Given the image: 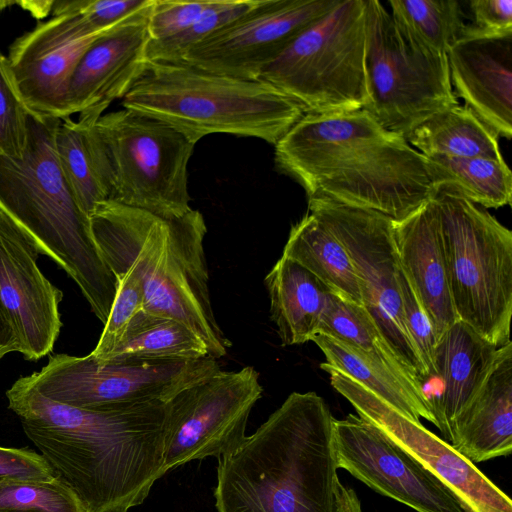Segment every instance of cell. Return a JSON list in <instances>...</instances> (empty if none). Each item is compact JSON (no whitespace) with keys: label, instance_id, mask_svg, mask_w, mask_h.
Returning a JSON list of instances; mask_svg holds the SVG:
<instances>
[{"label":"cell","instance_id":"cell-9","mask_svg":"<svg viewBox=\"0 0 512 512\" xmlns=\"http://www.w3.org/2000/svg\"><path fill=\"white\" fill-rule=\"evenodd\" d=\"M109 200L175 218L192 210L188 164L196 143L172 126L121 109L90 126Z\"/></svg>","mask_w":512,"mask_h":512},{"label":"cell","instance_id":"cell-6","mask_svg":"<svg viewBox=\"0 0 512 512\" xmlns=\"http://www.w3.org/2000/svg\"><path fill=\"white\" fill-rule=\"evenodd\" d=\"M196 143L209 134L275 145L305 114L273 85L209 72L184 62H148L121 102Z\"/></svg>","mask_w":512,"mask_h":512},{"label":"cell","instance_id":"cell-31","mask_svg":"<svg viewBox=\"0 0 512 512\" xmlns=\"http://www.w3.org/2000/svg\"><path fill=\"white\" fill-rule=\"evenodd\" d=\"M427 159L434 166L441 183L454 185L474 204L485 209L510 205L512 174L505 161L446 155H432Z\"/></svg>","mask_w":512,"mask_h":512},{"label":"cell","instance_id":"cell-37","mask_svg":"<svg viewBox=\"0 0 512 512\" xmlns=\"http://www.w3.org/2000/svg\"><path fill=\"white\" fill-rule=\"evenodd\" d=\"M153 0H54L52 15L79 14L103 34L147 8Z\"/></svg>","mask_w":512,"mask_h":512},{"label":"cell","instance_id":"cell-33","mask_svg":"<svg viewBox=\"0 0 512 512\" xmlns=\"http://www.w3.org/2000/svg\"><path fill=\"white\" fill-rule=\"evenodd\" d=\"M261 0H214L212 6L188 28L169 38L150 41L147 46L148 62H180L195 45L224 28Z\"/></svg>","mask_w":512,"mask_h":512},{"label":"cell","instance_id":"cell-38","mask_svg":"<svg viewBox=\"0 0 512 512\" xmlns=\"http://www.w3.org/2000/svg\"><path fill=\"white\" fill-rule=\"evenodd\" d=\"M398 277L405 327L428 378L431 379L435 377L433 360L437 337L428 315L401 268Z\"/></svg>","mask_w":512,"mask_h":512},{"label":"cell","instance_id":"cell-4","mask_svg":"<svg viewBox=\"0 0 512 512\" xmlns=\"http://www.w3.org/2000/svg\"><path fill=\"white\" fill-rule=\"evenodd\" d=\"M89 218L95 244L114 276L129 271L140 281L143 310L180 321L202 339L210 357L225 356L231 343L211 304L201 212L166 218L107 200Z\"/></svg>","mask_w":512,"mask_h":512},{"label":"cell","instance_id":"cell-13","mask_svg":"<svg viewBox=\"0 0 512 512\" xmlns=\"http://www.w3.org/2000/svg\"><path fill=\"white\" fill-rule=\"evenodd\" d=\"M254 367L217 371L167 402L164 469L219 459L245 439L250 412L263 388Z\"/></svg>","mask_w":512,"mask_h":512},{"label":"cell","instance_id":"cell-23","mask_svg":"<svg viewBox=\"0 0 512 512\" xmlns=\"http://www.w3.org/2000/svg\"><path fill=\"white\" fill-rule=\"evenodd\" d=\"M497 349L460 320L438 338L433 366L441 388L429 402L443 440L447 439L453 419L486 379Z\"/></svg>","mask_w":512,"mask_h":512},{"label":"cell","instance_id":"cell-18","mask_svg":"<svg viewBox=\"0 0 512 512\" xmlns=\"http://www.w3.org/2000/svg\"><path fill=\"white\" fill-rule=\"evenodd\" d=\"M39 252L27 236L0 213V303L26 360L48 355L62 322L63 292L41 272Z\"/></svg>","mask_w":512,"mask_h":512},{"label":"cell","instance_id":"cell-10","mask_svg":"<svg viewBox=\"0 0 512 512\" xmlns=\"http://www.w3.org/2000/svg\"><path fill=\"white\" fill-rule=\"evenodd\" d=\"M367 70L370 100L363 110L405 139L435 113L459 104L447 56L410 43L379 0H367Z\"/></svg>","mask_w":512,"mask_h":512},{"label":"cell","instance_id":"cell-26","mask_svg":"<svg viewBox=\"0 0 512 512\" xmlns=\"http://www.w3.org/2000/svg\"><path fill=\"white\" fill-rule=\"evenodd\" d=\"M282 256L311 272L332 294L363 307L358 278L346 249L314 213L308 211L291 227Z\"/></svg>","mask_w":512,"mask_h":512},{"label":"cell","instance_id":"cell-3","mask_svg":"<svg viewBox=\"0 0 512 512\" xmlns=\"http://www.w3.org/2000/svg\"><path fill=\"white\" fill-rule=\"evenodd\" d=\"M334 417L315 392H293L218 459L217 512H349L338 477Z\"/></svg>","mask_w":512,"mask_h":512},{"label":"cell","instance_id":"cell-28","mask_svg":"<svg viewBox=\"0 0 512 512\" xmlns=\"http://www.w3.org/2000/svg\"><path fill=\"white\" fill-rule=\"evenodd\" d=\"M210 357L202 339L172 318L139 311L120 342L102 361L143 363L198 360Z\"/></svg>","mask_w":512,"mask_h":512},{"label":"cell","instance_id":"cell-29","mask_svg":"<svg viewBox=\"0 0 512 512\" xmlns=\"http://www.w3.org/2000/svg\"><path fill=\"white\" fill-rule=\"evenodd\" d=\"M387 5L401 34L428 52L446 55L467 28L456 0H389Z\"/></svg>","mask_w":512,"mask_h":512},{"label":"cell","instance_id":"cell-27","mask_svg":"<svg viewBox=\"0 0 512 512\" xmlns=\"http://www.w3.org/2000/svg\"><path fill=\"white\" fill-rule=\"evenodd\" d=\"M407 142L425 157H482L505 161L499 135L464 105L435 113L414 128Z\"/></svg>","mask_w":512,"mask_h":512},{"label":"cell","instance_id":"cell-2","mask_svg":"<svg viewBox=\"0 0 512 512\" xmlns=\"http://www.w3.org/2000/svg\"><path fill=\"white\" fill-rule=\"evenodd\" d=\"M277 169L308 199H328L401 221L441 183L432 163L365 110L305 114L274 145Z\"/></svg>","mask_w":512,"mask_h":512},{"label":"cell","instance_id":"cell-42","mask_svg":"<svg viewBox=\"0 0 512 512\" xmlns=\"http://www.w3.org/2000/svg\"><path fill=\"white\" fill-rule=\"evenodd\" d=\"M13 351H18L17 340L0 303V360Z\"/></svg>","mask_w":512,"mask_h":512},{"label":"cell","instance_id":"cell-24","mask_svg":"<svg viewBox=\"0 0 512 512\" xmlns=\"http://www.w3.org/2000/svg\"><path fill=\"white\" fill-rule=\"evenodd\" d=\"M270 318L282 346L304 344L318 334L329 289L297 262L281 256L265 277Z\"/></svg>","mask_w":512,"mask_h":512},{"label":"cell","instance_id":"cell-16","mask_svg":"<svg viewBox=\"0 0 512 512\" xmlns=\"http://www.w3.org/2000/svg\"><path fill=\"white\" fill-rule=\"evenodd\" d=\"M339 0H261L252 10L192 47L182 61L247 80L262 70L307 26Z\"/></svg>","mask_w":512,"mask_h":512},{"label":"cell","instance_id":"cell-7","mask_svg":"<svg viewBox=\"0 0 512 512\" xmlns=\"http://www.w3.org/2000/svg\"><path fill=\"white\" fill-rule=\"evenodd\" d=\"M433 199L457 317L501 347L511 341L512 232L450 183H440Z\"/></svg>","mask_w":512,"mask_h":512},{"label":"cell","instance_id":"cell-32","mask_svg":"<svg viewBox=\"0 0 512 512\" xmlns=\"http://www.w3.org/2000/svg\"><path fill=\"white\" fill-rule=\"evenodd\" d=\"M318 334L343 341L365 353L400 378L423 389L402 365L362 306L330 293Z\"/></svg>","mask_w":512,"mask_h":512},{"label":"cell","instance_id":"cell-15","mask_svg":"<svg viewBox=\"0 0 512 512\" xmlns=\"http://www.w3.org/2000/svg\"><path fill=\"white\" fill-rule=\"evenodd\" d=\"M338 468L416 512H468L437 476L358 415L334 419Z\"/></svg>","mask_w":512,"mask_h":512},{"label":"cell","instance_id":"cell-11","mask_svg":"<svg viewBox=\"0 0 512 512\" xmlns=\"http://www.w3.org/2000/svg\"><path fill=\"white\" fill-rule=\"evenodd\" d=\"M308 211L314 213L346 249L358 278L363 308L424 390L429 378L404 323L393 220L372 210L322 198L308 199Z\"/></svg>","mask_w":512,"mask_h":512},{"label":"cell","instance_id":"cell-14","mask_svg":"<svg viewBox=\"0 0 512 512\" xmlns=\"http://www.w3.org/2000/svg\"><path fill=\"white\" fill-rule=\"evenodd\" d=\"M332 387L346 398L357 415L437 476L468 512H512V501L476 465L460 455L420 421H415L342 373L322 368Z\"/></svg>","mask_w":512,"mask_h":512},{"label":"cell","instance_id":"cell-22","mask_svg":"<svg viewBox=\"0 0 512 512\" xmlns=\"http://www.w3.org/2000/svg\"><path fill=\"white\" fill-rule=\"evenodd\" d=\"M476 464L512 450V342L498 347L493 365L469 403L453 419L446 439Z\"/></svg>","mask_w":512,"mask_h":512},{"label":"cell","instance_id":"cell-8","mask_svg":"<svg viewBox=\"0 0 512 512\" xmlns=\"http://www.w3.org/2000/svg\"><path fill=\"white\" fill-rule=\"evenodd\" d=\"M304 114L363 110L369 103L367 0H339L261 72Z\"/></svg>","mask_w":512,"mask_h":512},{"label":"cell","instance_id":"cell-21","mask_svg":"<svg viewBox=\"0 0 512 512\" xmlns=\"http://www.w3.org/2000/svg\"><path fill=\"white\" fill-rule=\"evenodd\" d=\"M397 259L437 340L455 322L442 248L439 217L433 196L401 221H393Z\"/></svg>","mask_w":512,"mask_h":512},{"label":"cell","instance_id":"cell-20","mask_svg":"<svg viewBox=\"0 0 512 512\" xmlns=\"http://www.w3.org/2000/svg\"><path fill=\"white\" fill-rule=\"evenodd\" d=\"M455 95L498 135L512 136V34L465 31L446 54Z\"/></svg>","mask_w":512,"mask_h":512},{"label":"cell","instance_id":"cell-39","mask_svg":"<svg viewBox=\"0 0 512 512\" xmlns=\"http://www.w3.org/2000/svg\"><path fill=\"white\" fill-rule=\"evenodd\" d=\"M214 0H154L149 18L150 41L169 38L188 28L213 4Z\"/></svg>","mask_w":512,"mask_h":512},{"label":"cell","instance_id":"cell-40","mask_svg":"<svg viewBox=\"0 0 512 512\" xmlns=\"http://www.w3.org/2000/svg\"><path fill=\"white\" fill-rule=\"evenodd\" d=\"M472 23L466 32L483 36L512 34V0H471Z\"/></svg>","mask_w":512,"mask_h":512},{"label":"cell","instance_id":"cell-44","mask_svg":"<svg viewBox=\"0 0 512 512\" xmlns=\"http://www.w3.org/2000/svg\"><path fill=\"white\" fill-rule=\"evenodd\" d=\"M12 5H16L15 0H0V10H3Z\"/></svg>","mask_w":512,"mask_h":512},{"label":"cell","instance_id":"cell-34","mask_svg":"<svg viewBox=\"0 0 512 512\" xmlns=\"http://www.w3.org/2000/svg\"><path fill=\"white\" fill-rule=\"evenodd\" d=\"M0 512H86L72 490L51 480H0Z\"/></svg>","mask_w":512,"mask_h":512},{"label":"cell","instance_id":"cell-30","mask_svg":"<svg viewBox=\"0 0 512 512\" xmlns=\"http://www.w3.org/2000/svg\"><path fill=\"white\" fill-rule=\"evenodd\" d=\"M96 121L69 117L58 125L54 145L58 161L83 211L90 217L94 207L109 200L92 143L90 126Z\"/></svg>","mask_w":512,"mask_h":512},{"label":"cell","instance_id":"cell-35","mask_svg":"<svg viewBox=\"0 0 512 512\" xmlns=\"http://www.w3.org/2000/svg\"><path fill=\"white\" fill-rule=\"evenodd\" d=\"M31 113L14 84L7 57L0 52V156H22Z\"/></svg>","mask_w":512,"mask_h":512},{"label":"cell","instance_id":"cell-43","mask_svg":"<svg viewBox=\"0 0 512 512\" xmlns=\"http://www.w3.org/2000/svg\"><path fill=\"white\" fill-rule=\"evenodd\" d=\"M54 0H22L16 5L28 11L34 18L40 20L52 12Z\"/></svg>","mask_w":512,"mask_h":512},{"label":"cell","instance_id":"cell-12","mask_svg":"<svg viewBox=\"0 0 512 512\" xmlns=\"http://www.w3.org/2000/svg\"><path fill=\"white\" fill-rule=\"evenodd\" d=\"M220 370L217 360L124 363L91 354H57L28 377L44 397L81 409L168 402L178 392Z\"/></svg>","mask_w":512,"mask_h":512},{"label":"cell","instance_id":"cell-41","mask_svg":"<svg viewBox=\"0 0 512 512\" xmlns=\"http://www.w3.org/2000/svg\"><path fill=\"white\" fill-rule=\"evenodd\" d=\"M55 477L45 459L35 451L0 446V480H51Z\"/></svg>","mask_w":512,"mask_h":512},{"label":"cell","instance_id":"cell-5","mask_svg":"<svg viewBox=\"0 0 512 512\" xmlns=\"http://www.w3.org/2000/svg\"><path fill=\"white\" fill-rule=\"evenodd\" d=\"M61 120L31 113L22 156H0V213L27 236L39 254L65 270L105 324L117 279L102 259L90 218L58 161L54 138Z\"/></svg>","mask_w":512,"mask_h":512},{"label":"cell","instance_id":"cell-1","mask_svg":"<svg viewBox=\"0 0 512 512\" xmlns=\"http://www.w3.org/2000/svg\"><path fill=\"white\" fill-rule=\"evenodd\" d=\"M6 396L26 436L86 512H128L167 473V402L81 409L42 396L27 376Z\"/></svg>","mask_w":512,"mask_h":512},{"label":"cell","instance_id":"cell-19","mask_svg":"<svg viewBox=\"0 0 512 512\" xmlns=\"http://www.w3.org/2000/svg\"><path fill=\"white\" fill-rule=\"evenodd\" d=\"M147 8L97 37L79 59L69 82V116L97 121L122 99L145 70L150 42Z\"/></svg>","mask_w":512,"mask_h":512},{"label":"cell","instance_id":"cell-25","mask_svg":"<svg viewBox=\"0 0 512 512\" xmlns=\"http://www.w3.org/2000/svg\"><path fill=\"white\" fill-rule=\"evenodd\" d=\"M325 355L320 368L344 374L383 401L406 415L436 425L430 402L424 390L400 378L391 370L358 349L327 335L317 334L312 340Z\"/></svg>","mask_w":512,"mask_h":512},{"label":"cell","instance_id":"cell-17","mask_svg":"<svg viewBox=\"0 0 512 512\" xmlns=\"http://www.w3.org/2000/svg\"><path fill=\"white\" fill-rule=\"evenodd\" d=\"M102 34L79 14L53 16L10 45L8 65L28 109L37 115L69 117L67 94L74 69L87 47Z\"/></svg>","mask_w":512,"mask_h":512},{"label":"cell","instance_id":"cell-36","mask_svg":"<svg viewBox=\"0 0 512 512\" xmlns=\"http://www.w3.org/2000/svg\"><path fill=\"white\" fill-rule=\"evenodd\" d=\"M117 291L99 341L90 353L104 360L120 342L132 318L143 309V289L140 281L129 271L115 275Z\"/></svg>","mask_w":512,"mask_h":512}]
</instances>
